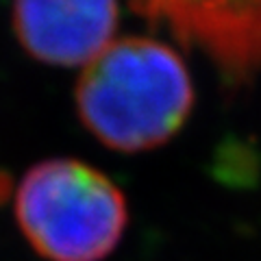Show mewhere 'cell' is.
<instances>
[{"instance_id": "7a4b0ae2", "label": "cell", "mask_w": 261, "mask_h": 261, "mask_svg": "<svg viewBox=\"0 0 261 261\" xmlns=\"http://www.w3.org/2000/svg\"><path fill=\"white\" fill-rule=\"evenodd\" d=\"M15 216L24 238L48 261H102L128 224L122 190L76 159H48L18 187Z\"/></svg>"}, {"instance_id": "5b68a950", "label": "cell", "mask_w": 261, "mask_h": 261, "mask_svg": "<svg viewBox=\"0 0 261 261\" xmlns=\"http://www.w3.org/2000/svg\"><path fill=\"white\" fill-rule=\"evenodd\" d=\"M9 192H11V176L7 172H0V205L7 200Z\"/></svg>"}, {"instance_id": "3957f363", "label": "cell", "mask_w": 261, "mask_h": 261, "mask_svg": "<svg viewBox=\"0 0 261 261\" xmlns=\"http://www.w3.org/2000/svg\"><path fill=\"white\" fill-rule=\"evenodd\" d=\"M130 9L207 57L228 87L261 76V0H128Z\"/></svg>"}, {"instance_id": "6da1fadb", "label": "cell", "mask_w": 261, "mask_h": 261, "mask_svg": "<svg viewBox=\"0 0 261 261\" xmlns=\"http://www.w3.org/2000/svg\"><path fill=\"white\" fill-rule=\"evenodd\" d=\"M74 100L83 126L100 144L144 152L185 126L194 83L174 48L152 37H124L85 65Z\"/></svg>"}, {"instance_id": "277c9868", "label": "cell", "mask_w": 261, "mask_h": 261, "mask_svg": "<svg viewBox=\"0 0 261 261\" xmlns=\"http://www.w3.org/2000/svg\"><path fill=\"white\" fill-rule=\"evenodd\" d=\"M118 0H15L13 27L35 59L53 65L89 63L113 42Z\"/></svg>"}]
</instances>
